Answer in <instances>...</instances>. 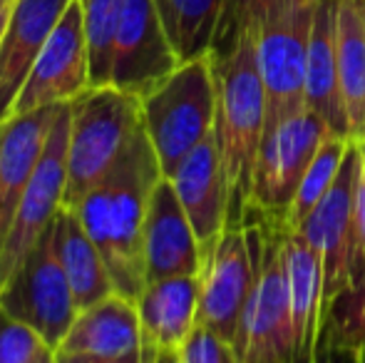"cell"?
I'll return each mask as SVG.
<instances>
[{"label": "cell", "instance_id": "obj_1", "mask_svg": "<svg viewBox=\"0 0 365 363\" xmlns=\"http://www.w3.org/2000/svg\"><path fill=\"white\" fill-rule=\"evenodd\" d=\"M162 177L152 142L140 127L115 167L73 209L105 257L115 291L132 301L147 286L145 219L152 189Z\"/></svg>", "mask_w": 365, "mask_h": 363}, {"label": "cell", "instance_id": "obj_2", "mask_svg": "<svg viewBox=\"0 0 365 363\" xmlns=\"http://www.w3.org/2000/svg\"><path fill=\"white\" fill-rule=\"evenodd\" d=\"M217 122L214 135L229 182V227H244L251 175L266 132V90L256 58V35L246 33L234 50L214 58Z\"/></svg>", "mask_w": 365, "mask_h": 363}, {"label": "cell", "instance_id": "obj_3", "mask_svg": "<svg viewBox=\"0 0 365 363\" xmlns=\"http://www.w3.org/2000/svg\"><path fill=\"white\" fill-rule=\"evenodd\" d=\"M254 257V286L241 316L234 351L239 363H296L284 227L264 219L244 224Z\"/></svg>", "mask_w": 365, "mask_h": 363}, {"label": "cell", "instance_id": "obj_4", "mask_svg": "<svg viewBox=\"0 0 365 363\" xmlns=\"http://www.w3.org/2000/svg\"><path fill=\"white\" fill-rule=\"evenodd\" d=\"M140 127V97L112 85L87 88L70 102L65 207L75 209L102 182Z\"/></svg>", "mask_w": 365, "mask_h": 363}, {"label": "cell", "instance_id": "obj_5", "mask_svg": "<svg viewBox=\"0 0 365 363\" xmlns=\"http://www.w3.org/2000/svg\"><path fill=\"white\" fill-rule=\"evenodd\" d=\"M142 105L145 127L154 155L169 177L177 165L209 135L217 122V78L212 55L179 63L172 75L152 88Z\"/></svg>", "mask_w": 365, "mask_h": 363}, {"label": "cell", "instance_id": "obj_6", "mask_svg": "<svg viewBox=\"0 0 365 363\" xmlns=\"http://www.w3.org/2000/svg\"><path fill=\"white\" fill-rule=\"evenodd\" d=\"M318 0H271L256 25V58L266 90V132L306 110V60Z\"/></svg>", "mask_w": 365, "mask_h": 363}, {"label": "cell", "instance_id": "obj_7", "mask_svg": "<svg viewBox=\"0 0 365 363\" xmlns=\"http://www.w3.org/2000/svg\"><path fill=\"white\" fill-rule=\"evenodd\" d=\"M328 137L333 130L311 110H301L264 135L251 175L246 222L256 217L284 227L298 187Z\"/></svg>", "mask_w": 365, "mask_h": 363}, {"label": "cell", "instance_id": "obj_8", "mask_svg": "<svg viewBox=\"0 0 365 363\" xmlns=\"http://www.w3.org/2000/svg\"><path fill=\"white\" fill-rule=\"evenodd\" d=\"M363 142H353L341 165L336 182L321 202L313 207L306 222L296 229L311 242L323 267V319L341 294L365 284V272L358 259L356 224H353V199L361 170Z\"/></svg>", "mask_w": 365, "mask_h": 363}, {"label": "cell", "instance_id": "obj_9", "mask_svg": "<svg viewBox=\"0 0 365 363\" xmlns=\"http://www.w3.org/2000/svg\"><path fill=\"white\" fill-rule=\"evenodd\" d=\"M0 309L28 324L53 351L68 336L77 304L58 254L55 222L0 289Z\"/></svg>", "mask_w": 365, "mask_h": 363}, {"label": "cell", "instance_id": "obj_10", "mask_svg": "<svg viewBox=\"0 0 365 363\" xmlns=\"http://www.w3.org/2000/svg\"><path fill=\"white\" fill-rule=\"evenodd\" d=\"M68 135H70V102L60 110L48 145L38 162L33 180L18 204V212L0 244V289L8 284L15 269L23 264L30 249L38 244L45 229L55 222L58 212L65 207V187H68Z\"/></svg>", "mask_w": 365, "mask_h": 363}, {"label": "cell", "instance_id": "obj_11", "mask_svg": "<svg viewBox=\"0 0 365 363\" xmlns=\"http://www.w3.org/2000/svg\"><path fill=\"white\" fill-rule=\"evenodd\" d=\"M197 276V324L234 346L254 286V257L246 227H226L212 244L202 247V267Z\"/></svg>", "mask_w": 365, "mask_h": 363}, {"label": "cell", "instance_id": "obj_12", "mask_svg": "<svg viewBox=\"0 0 365 363\" xmlns=\"http://www.w3.org/2000/svg\"><path fill=\"white\" fill-rule=\"evenodd\" d=\"M90 88V50L80 0H70L60 23L40 50L13 115L73 102Z\"/></svg>", "mask_w": 365, "mask_h": 363}, {"label": "cell", "instance_id": "obj_13", "mask_svg": "<svg viewBox=\"0 0 365 363\" xmlns=\"http://www.w3.org/2000/svg\"><path fill=\"white\" fill-rule=\"evenodd\" d=\"M179 68L154 0H125L115 35L110 85L145 97Z\"/></svg>", "mask_w": 365, "mask_h": 363}, {"label": "cell", "instance_id": "obj_14", "mask_svg": "<svg viewBox=\"0 0 365 363\" xmlns=\"http://www.w3.org/2000/svg\"><path fill=\"white\" fill-rule=\"evenodd\" d=\"M199 267L202 244L174 192V184L162 177L152 189L145 219L147 284L169 276H197Z\"/></svg>", "mask_w": 365, "mask_h": 363}, {"label": "cell", "instance_id": "obj_15", "mask_svg": "<svg viewBox=\"0 0 365 363\" xmlns=\"http://www.w3.org/2000/svg\"><path fill=\"white\" fill-rule=\"evenodd\" d=\"M167 180L174 184L199 244H212L229 227V182L217 135L212 132L207 140L199 142Z\"/></svg>", "mask_w": 365, "mask_h": 363}, {"label": "cell", "instance_id": "obj_16", "mask_svg": "<svg viewBox=\"0 0 365 363\" xmlns=\"http://www.w3.org/2000/svg\"><path fill=\"white\" fill-rule=\"evenodd\" d=\"M70 0H15L0 40V122L13 117L25 80Z\"/></svg>", "mask_w": 365, "mask_h": 363}, {"label": "cell", "instance_id": "obj_17", "mask_svg": "<svg viewBox=\"0 0 365 363\" xmlns=\"http://www.w3.org/2000/svg\"><path fill=\"white\" fill-rule=\"evenodd\" d=\"M65 105L40 107L0 122V244L13 224L20 199L48 145L50 130Z\"/></svg>", "mask_w": 365, "mask_h": 363}, {"label": "cell", "instance_id": "obj_18", "mask_svg": "<svg viewBox=\"0 0 365 363\" xmlns=\"http://www.w3.org/2000/svg\"><path fill=\"white\" fill-rule=\"evenodd\" d=\"M135 304L142 324V349L179 351L197 329L199 276L149 281Z\"/></svg>", "mask_w": 365, "mask_h": 363}, {"label": "cell", "instance_id": "obj_19", "mask_svg": "<svg viewBox=\"0 0 365 363\" xmlns=\"http://www.w3.org/2000/svg\"><path fill=\"white\" fill-rule=\"evenodd\" d=\"M284 267L289 279L296 363H313L323 326V267L311 242L296 229H284Z\"/></svg>", "mask_w": 365, "mask_h": 363}, {"label": "cell", "instance_id": "obj_20", "mask_svg": "<svg viewBox=\"0 0 365 363\" xmlns=\"http://www.w3.org/2000/svg\"><path fill=\"white\" fill-rule=\"evenodd\" d=\"M55 351L80 356H127L142 351V324L137 304L112 294L77 311L68 336Z\"/></svg>", "mask_w": 365, "mask_h": 363}, {"label": "cell", "instance_id": "obj_21", "mask_svg": "<svg viewBox=\"0 0 365 363\" xmlns=\"http://www.w3.org/2000/svg\"><path fill=\"white\" fill-rule=\"evenodd\" d=\"M336 23H338V0H318L316 18H313L311 45H308L306 60V110L316 112L326 120L333 135L346 137L348 122L343 112L341 90H338V40H336Z\"/></svg>", "mask_w": 365, "mask_h": 363}, {"label": "cell", "instance_id": "obj_22", "mask_svg": "<svg viewBox=\"0 0 365 363\" xmlns=\"http://www.w3.org/2000/svg\"><path fill=\"white\" fill-rule=\"evenodd\" d=\"M55 239H58V254L60 262H63L65 276L70 281V289H73L77 311L117 294L105 257L95 247V242L85 232L80 217L73 209L63 207L58 212Z\"/></svg>", "mask_w": 365, "mask_h": 363}, {"label": "cell", "instance_id": "obj_23", "mask_svg": "<svg viewBox=\"0 0 365 363\" xmlns=\"http://www.w3.org/2000/svg\"><path fill=\"white\" fill-rule=\"evenodd\" d=\"M338 90L348 135L365 142V25L358 0H338Z\"/></svg>", "mask_w": 365, "mask_h": 363}, {"label": "cell", "instance_id": "obj_24", "mask_svg": "<svg viewBox=\"0 0 365 363\" xmlns=\"http://www.w3.org/2000/svg\"><path fill=\"white\" fill-rule=\"evenodd\" d=\"M226 0H154L179 63L212 53Z\"/></svg>", "mask_w": 365, "mask_h": 363}, {"label": "cell", "instance_id": "obj_25", "mask_svg": "<svg viewBox=\"0 0 365 363\" xmlns=\"http://www.w3.org/2000/svg\"><path fill=\"white\" fill-rule=\"evenodd\" d=\"M90 50V88H105L112 78L115 35L125 0H80Z\"/></svg>", "mask_w": 365, "mask_h": 363}, {"label": "cell", "instance_id": "obj_26", "mask_svg": "<svg viewBox=\"0 0 365 363\" xmlns=\"http://www.w3.org/2000/svg\"><path fill=\"white\" fill-rule=\"evenodd\" d=\"M351 145H353V140L336 137V135L328 137V140L323 142V147L318 150V155L313 157L311 167H308L306 177H303L301 187H298L296 199H293L289 214H286L284 229H298L303 222H306V217L313 212V207L321 202L323 194H326L328 189H331V184L336 182Z\"/></svg>", "mask_w": 365, "mask_h": 363}, {"label": "cell", "instance_id": "obj_27", "mask_svg": "<svg viewBox=\"0 0 365 363\" xmlns=\"http://www.w3.org/2000/svg\"><path fill=\"white\" fill-rule=\"evenodd\" d=\"M321 331L338 344L365 349V284L341 294L326 311Z\"/></svg>", "mask_w": 365, "mask_h": 363}, {"label": "cell", "instance_id": "obj_28", "mask_svg": "<svg viewBox=\"0 0 365 363\" xmlns=\"http://www.w3.org/2000/svg\"><path fill=\"white\" fill-rule=\"evenodd\" d=\"M271 0H226L224 10H221V20L217 35H214L212 53L214 58H221L229 50H234V45L244 38L246 33H254L259 25L264 10L269 8Z\"/></svg>", "mask_w": 365, "mask_h": 363}, {"label": "cell", "instance_id": "obj_29", "mask_svg": "<svg viewBox=\"0 0 365 363\" xmlns=\"http://www.w3.org/2000/svg\"><path fill=\"white\" fill-rule=\"evenodd\" d=\"M50 349L28 324L0 309V363H35Z\"/></svg>", "mask_w": 365, "mask_h": 363}, {"label": "cell", "instance_id": "obj_30", "mask_svg": "<svg viewBox=\"0 0 365 363\" xmlns=\"http://www.w3.org/2000/svg\"><path fill=\"white\" fill-rule=\"evenodd\" d=\"M177 363H239L234 346L207 326H199L177 351Z\"/></svg>", "mask_w": 365, "mask_h": 363}, {"label": "cell", "instance_id": "obj_31", "mask_svg": "<svg viewBox=\"0 0 365 363\" xmlns=\"http://www.w3.org/2000/svg\"><path fill=\"white\" fill-rule=\"evenodd\" d=\"M313 363H361V351L353 349V346L338 344L326 331H321Z\"/></svg>", "mask_w": 365, "mask_h": 363}, {"label": "cell", "instance_id": "obj_32", "mask_svg": "<svg viewBox=\"0 0 365 363\" xmlns=\"http://www.w3.org/2000/svg\"><path fill=\"white\" fill-rule=\"evenodd\" d=\"M353 224H356L358 259L365 272V152L361 155V170L356 180V199H353Z\"/></svg>", "mask_w": 365, "mask_h": 363}, {"label": "cell", "instance_id": "obj_33", "mask_svg": "<svg viewBox=\"0 0 365 363\" xmlns=\"http://www.w3.org/2000/svg\"><path fill=\"white\" fill-rule=\"evenodd\" d=\"M55 359H58V363H145V354L135 351V354H127V356H80V354L55 351Z\"/></svg>", "mask_w": 365, "mask_h": 363}, {"label": "cell", "instance_id": "obj_34", "mask_svg": "<svg viewBox=\"0 0 365 363\" xmlns=\"http://www.w3.org/2000/svg\"><path fill=\"white\" fill-rule=\"evenodd\" d=\"M142 354H145V363H177V351L142 349Z\"/></svg>", "mask_w": 365, "mask_h": 363}, {"label": "cell", "instance_id": "obj_35", "mask_svg": "<svg viewBox=\"0 0 365 363\" xmlns=\"http://www.w3.org/2000/svg\"><path fill=\"white\" fill-rule=\"evenodd\" d=\"M13 5H15V0H0V40H3V35H5V28H8Z\"/></svg>", "mask_w": 365, "mask_h": 363}, {"label": "cell", "instance_id": "obj_36", "mask_svg": "<svg viewBox=\"0 0 365 363\" xmlns=\"http://www.w3.org/2000/svg\"><path fill=\"white\" fill-rule=\"evenodd\" d=\"M35 363H58V359H55V351L53 349H45L43 354L38 356V361Z\"/></svg>", "mask_w": 365, "mask_h": 363}, {"label": "cell", "instance_id": "obj_37", "mask_svg": "<svg viewBox=\"0 0 365 363\" xmlns=\"http://www.w3.org/2000/svg\"><path fill=\"white\" fill-rule=\"evenodd\" d=\"M358 8H361V15H363V25H365V0H358Z\"/></svg>", "mask_w": 365, "mask_h": 363}, {"label": "cell", "instance_id": "obj_38", "mask_svg": "<svg viewBox=\"0 0 365 363\" xmlns=\"http://www.w3.org/2000/svg\"><path fill=\"white\" fill-rule=\"evenodd\" d=\"M361 363H365V349H361Z\"/></svg>", "mask_w": 365, "mask_h": 363}, {"label": "cell", "instance_id": "obj_39", "mask_svg": "<svg viewBox=\"0 0 365 363\" xmlns=\"http://www.w3.org/2000/svg\"><path fill=\"white\" fill-rule=\"evenodd\" d=\"M363 152H365V142H363Z\"/></svg>", "mask_w": 365, "mask_h": 363}]
</instances>
